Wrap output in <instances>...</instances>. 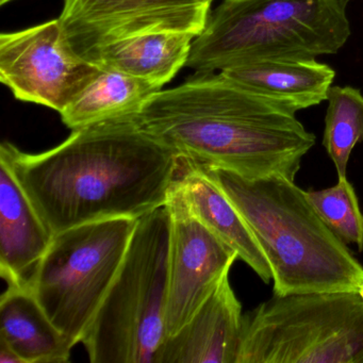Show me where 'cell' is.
Instances as JSON below:
<instances>
[{"mask_svg":"<svg viewBox=\"0 0 363 363\" xmlns=\"http://www.w3.org/2000/svg\"><path fill=\"white\" fill-rule=\"evenodd\" d=\"M11 1H13V0H0V5L5 6L7 4L11 3Z\"/></svg>","mask_w":363,"mask_h":363,"instance_id":"cell-21","label":"cell"},{"mask_svg":"<svg viewBox=\"0 0 363 363\" xmlns=\"http://www.w3.org/2000/svg\"><path fill=\"white\" fill-rule=\"evenodd\" d=\"M243 315L227 274L192 320L165 339L155 363H235Z\"/></svg>","mask_w":363,"mask_h":363,"instance_id":"cell-12","label":"cell"},{"mask_svg":"<svg viewBox=\"0 0 363 363\" xmlns=\"http://www.w3.org/2000/svg\"><path fill=\"white\" fill-rule=\"evenodd\" d=\"M0 152L52 235L97 220H138L164 206L182 162L135 116L73 130L41 154L9 142Z\"/></svg>","mask_w":363,"mask_h":363,"instance_id":"cell-1","label":"cell"},{"mask_svg":"<svg viewBox=\"0 0 363 363\" xmlns=\"http://www.w3.org/2000/svg\"><path fill=\"white\" fill-rule=\"evenodd\" d=\"M160 86L114 69H103L61 112L72 131L137 116Z\"/></svg>","mask_w":363,"mask_h":363,"instance_id":"cell-17","label":"cell"},{"mask_svg":"<svg viewBox=\"0 0 363 363\" xmlns=\"http://www.w3.org/2000/svg\"><path fill=\"white\" fill-rule=\"evenodd\" d=\"M211 5L203 0H63L59 21L69 45L94 63L103 48L137 35L184 33L197 38Z\"/></svg>","mask_w":363,"mask_h":363,"instance_id":"cell-9","label":"cell"},{"mask_svg":"<svg viewBox=\"0 0 363 363\" xmlns=\"http://www.w3.org/2000/svg\"><path fill=\"white\" fill-rule=\"evenodd\" d=\"M0 363H23V361L11 348L0 342Z\"/></svg>","mask_w":363,"mask_h":363,"instance_id":"cell-20","label":"cell"},{"mask_svg":"<svg viewBox=\"0 0 363 363\" xmlns=\"http://www.w3.org/2000/svg\"><path fill=\"white\" fill-rule=\"evenodd\" d=\"M52 237L0 152V273L8 286L30 290Z\"/></svg>","mask_w":363,"mask_h":363,"instance_id":"cell-11","label":"cell"},{"mask_svg":"<svg viewBox=\"0 0 363 363\" xmlns=\"http://www.w3.org/2000/svg\"><path fill=\"white\" fill-rule=\"evenodd\" d=\"M195 38L184 33H147L128 38L103 48L94 63L163 88L186 67Z\"/></svg>","mask_w":363,"mask_h":363,"instance_id":"cell-16","label":"cell"},{"mask_svg":"<svg viewBox=\"0 0 363 363\" xmlns=\"http://www.w3.org/2000/svg\"><path fill=\"white\" fill-rule=\"evenodd\" d=\"M315 211L328 228L345 245L354 244L363 252V214L354 186L347 177L324 190L307 191Z\"/></svg>","mask_w":363,"mask_h":363,"instance_id":"cell-19","label":"cell"},{"mask_svg":"<svg viewBox=\"0 0 363 363\" xmlns=\"http://www.w3.org/2000/svg\"><path fill=\"white\" fill-rule=\"evenodd\" d=\"M180 169L171 191L186 209L265 282L272 280L269 262L247 223L224 194L207 169L180 157Z\"/></svg>","mask_w":363,"mask_h":363,"instance_id":"cell-13","label":"cell"},{"mask_svg":"<svg viewBox=\"0 0 363 363\" xmlns=\"http://www.w3.org/2000/svg\"><path fill=\"white\" fill-rule=\"evenodd\" d=\"M207 169L247 223L272 271L274 295L358 291L363 267L295 182Z\"/></svg>","mask_w":363,"mask_h":363,"instance_id":"cell-3","label":"cell"},{"mask_svg":"<svg viewBox=\"0 0 363 363\" xmlns=\"http://www.w3.org/2000/svg\"><path fill=\"white\" fill-rule=\"evenodd\" d=\"M220 73L294 113L326 101L335 78V69L316 59H263Z\"/></svg>","mask_w":363,"mask_h":363,"instance_id":"cell-14","label":"cell"},{"mask_svg":"<svg viewBox=\"0 0 363 363\" xmlns=\"http://www.w3.org/2000/svg\"><path fill=\"white\" fill-rule=\"evenodd\" d=\"M352 0H222L193 42L186 67L216 73L275 58L335 55L352 35Z\"/></svg>","mask_w":363,"mask_h":363,"instance_id":"cell-4","label":"cell"},{"mask_svg":"<svg viewBox=\"0 0 363 363\" xmlns=\"http://www.w3.org/2000/svg\"><path fill=\"white\" fill-rule=\"evenodd\" d=\"M137 220H97L52 237L30 291L74 346L84 341L113 284Z\"/></svg>","mask_w":363,"mask_h":363,"instance_id":"cell-7","label":"cell"},{"mask_svg":"<svg viewBox=\"0 0 363 363\" xmlns=\"http://www.w3.org/2000/svg\"><path fill=\"white\" fill-rule=\"evenodd\" d=\"M358 292L359 294H360L361 298H362L363 301V284L362 286H361L360 288H359Z\"/></svg>","mask_w":363,"mask_h":363,"instance_id":"cell-22","label":"cell"},{"mask_svg":"<svg viewBox=\"0 0 363 363\" xmlns=\"http://www.w3.org/2000/svg\"><path fill=\"white\" fill-rule=\"evenodd\" d=\"M144 131L178 156L246 178L295 182L316 138L296 113L220 73H195L161 90L135 116Z\"/></svg>","mask_w":363,"mask_h":363,"instance_id":"cell-2","label":"cell"},{"mask_svg":"<svg viewBox=\"0 0 363 363\" xmlns=\"http://www.w3.org/2000/svg\"><path fill=\"white\" fill-rule=\"evenodd\" d=\"M203 1H207V3L212 4L213 1H216V0H203Z\"/></svg>","mask_w":363,"mask_h":363,"instance_id":"cell-23","label":"cell"},{"mask_svg":"<svg viewBox=\"0 0 363 363\" xmlns=\"http://www.w3.org/2000/svg\"><path fill=\"white\" fill-rule=\"evenodd\" d=\"M169 213L138 218L113 284L82 343L92 363H155L167 339Z\"/></svg>","mask_w":363,"mask_h":363,"instance_id":"cell-5","label":"cell"},{"mask_svg":"<svg viewBox=\"0 0 363 363\" xmlns=\"http://www.w3.org/2000/svg\"><path fill=\"white\" fill-rule=\"evenodd\" d=\"M326 101L323 145L337 178L346 177L350 155L363 142V94L354 86H331Z\"/></svg>","mask_w":363,"mask_h":363,"instance_id":"cell-18","label":"cell"},{"mask_svg":"<svg viewBox=\"0 0 363 363\" xmlns=\"http://www.w3.org/2000/svg\"><path fill=\"white\" fill-rule=\"evenodd\" d=\"M101 69L69 45L59 18L0 35V82L24 103L60 114Z\"/></svg>","mask_w":363,"mask_h":363,"instance_id":"cell-8","label":"cell"},{"mask_svg":"<svg viewBox=\"0 0 363 363\" xmlns=\"http://www.w3.org/2000/svg\"><path fill=\"white\" fill-rule=\"evenodd\" d=\"M0 342L23 363H65L74 347L29 289L8 286L0 299Z\"/></svg>","mask_w":363,"mask_h":363,"instance_id":"cell-15","label":"cell"},{"mask_svg":"<svg viewBox=\"0 0 363 363\" xmlns=\"http://www.w3.org/2000/svg\"><path fill=\"white\" fill-rule=\"evenodd\" d=\"M235 363H363L360 294L274 295L244 314Z\"/></svg>","mask_w":363,"mask_h":363,"instance_id":"cell-6","label":"cell"},{"mask_svg":"<svg viewBox=\"0 0 363 363\" xmlns=\"http://www.w3.org/2000/svg\"><path fill=\"white\" fill-rule=\"evenodd\" d=\"M165 205L169 213L165 328L171 337L192 320L239 256L171 190Z\"/></svg>","mask_w":363,"mask_h":363,"instance_id":"cell-10","label":"cell"}]
</instances>
